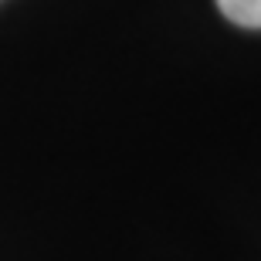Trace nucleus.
Segmentation results:
<instances>
[{
    "instance_id": "f257e3e1",
    "label": "nucleus",
    "mask_w": 261,
    "mask_h": 261,
    "mask_svg": "<svg viewBox=\"0 0 261 261\" xmlns=\"http://www.w3.org/2000/svg\"><path fill=\"white\" fill-rule=\"evenodd\" d=\"M217 7L238 28H261V0H217Z\"/></svg>"
}]
</instances>
